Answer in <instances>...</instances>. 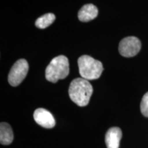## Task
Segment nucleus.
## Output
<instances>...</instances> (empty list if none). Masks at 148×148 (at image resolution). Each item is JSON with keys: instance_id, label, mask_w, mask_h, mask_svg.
I'll use <instances>...</instances> for the list:
<instances>
[{"instance_id": "nucleus-1", "label": "nucleus", "mask_w": 148, "mask_h": 148, "mask_svg": "<svg viewBox=\"0 0 148 148\" xmlns=\"http://www.w3.org/2000/svg\"><path fill=\"white\" fill-rule=\"evenodd\" d=\"M92 91L93 89L90 83L82 77L73 79L69 88V95L71 99L81 107L88 105Z\"/></svg>"}, {"instance_id": "nucleus-2", "label": "nucleus", "mask_w": 148, "mask_h": 148, "mask_svg": "<svg viewBox=\"0 0 148 148\" xmlns=\"http://www.w3.org/2000/svg\"><path fill=\"white\" fill-rule=\"evenodd\" d=\"M69 73V63L65 56H58L53 58L45 69V77L49 82L56 83L64 79Z\"/></svg>"}, {"instance_id": "nucleus-3", "label": "nucleus", "mask_w": 148, "mask_h": 148, "mask_svg": "<svg viewBox=\"0 0 148 148\" xmlns=\"http://www.w3.org/2000/svg\"><path fill=\"white\" fill-rule=\"evenodd\" d=\"M79 73L82 78L87 80L98 79L103 70L102 63L87 55L80 56L77 60Z\"/></svg>"}, {"instance_id": "nucleus-4", "label": "nucleus", "mask_w": 148, "mask_h": 148, "mask_svg": "<svg viewBox=\"0 0 148 148\" xmlns=\"http://www.w3.org/2000/svg\"><path fill=\"white\" fill-rule=\"evenodd\" d=\"M29 69V65L25 59H19L16 61L8 74V82L12 86H16L21 84L26 77Z\"/></svg>"}, {"instance_id": "nucleus-5", "label": "nucleus", "mask_w": 148, "mask_h": 148, "mask_svg": "<svg viewBox=\"0 0 148 148\" xmlns=\"http://www.w3.org/2000/svg\"><path fill=\"white\" fill-rule=\"evenodd\" d=\"M141 48L140 40L135 36H127L121 40L119 45L120 54L126 58L136 56Z\"/></svg>"}, {"instance_id": "nucleus-6", "label": "nucleus", "mask_w": 148, "mask_h": 148, "mask_svg": "<svg viewBox=\"0 0 148 148\" xmlns=\"http://www.w3.org/2000/svg\"><path fill=\"white\" fill-rule=\"evenodd\" d=\"M34 119L38 125L45 128H52L56 125L52 114L45 108L36 109L34 112Z\"/></svg>"}, {"instance_id": "nucleus-7", "label": "nucleus", "mask_w": 148, "mask_h": 148, "mask_svg": "<svg viewBox=\"0 0 148 148\" xmlns=\"http://www.w3.org/2000/svg\"><path fill=\"white\" fill-rule=\"evenodd\" d=\"M121 137L122 132L119 127H112L108 129L105 136L107 148H119Z\"/></svg>"}, {"instance_id": "nucleus-8", "label": "nucleus", "mask_w": 148, "mask_h": 148, "mask_svg": "<svg viewBox=\"0 0 148 148\" xmlns=\"http://www.w3.org/2000/svg\"><path fill=\"white\" fill-rule=\"evenodd\" d=\"M98 10L95 5L92 3L86 4L81 8L78 12V18L82 22H88L97 16Z\"/></svg>"}, {"instance_id": "nucleus-9", "label": "nucleus", "mask_w": 148, "mask_h": 148, "mask_svg": "<svg viewBox=\"0 0 148 148\" xmlns=\"http://www.w3.org/2000/svg\"><path fill=\"white\" fill-rule=\"evenodd\" d=\"M14 138L12 127L8 123L1 122L0 124V143L2 145H10Z\"/></svg>"}, {"instance_id": "nucleus-10", "label": "nucleus", "mask_w": 148, "mask_h": 148, "mask_svg": "<svg viewBox=\"0 0 148 148\" xmlns=\"http://www.w3.org/2000/svg\"><path fill=\"white\" fill-rule=\"evenodd\" d=\"M56 16L53 13H47L38 18L35 22V25L40 29H45L49 27L55 21Z\"/></svg>"}, {"instance_id": "nucleus-11", "label": "nucleus", "mask_w": 148, "mask_h": 148, "mask_svg": "<svg viewBox=\"0 0 148 148\" xmlns=\"http://www.w3.org/2000/svg\"><path fill=\"white\" fill-rule=\"evenodd\" d=\"M140 108L141 113L146 117H148V92H146L142 98Z\"/></svg>"}]
</instances>
